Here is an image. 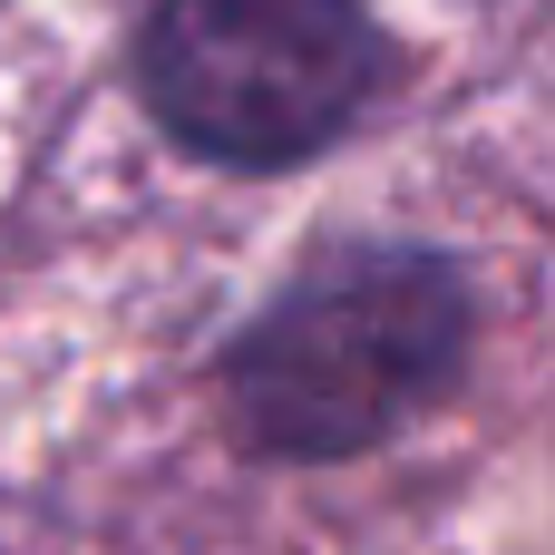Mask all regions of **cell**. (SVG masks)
<instances>
[{
  "mask_svg": "<svg viewBox=\"0 0 555 555\" xmlns=\"http://www.w3.org/2000/svg\"><path fill=\"white\" fill-rule=\"evenodd\" d=\"M468 351V293L429 254H341L302 273L224 361L254 449L341 459L400 429Z\"/></svg>",
  "mask_w": 555,
  "mask_h": 555,
  "instance_id": "obj_1",
  "label": "cell"
},
{
  "mask_svg": "<svg viewBox=\"0 0 555 555\" xmlns=\"http://www.w3.org/2000/svg\"><path fill=\"white\" fill-rule=\"evenodd\" d=\"M380 39L361 0H156L146 98L195 156H312L371 98Z\"/></svg>",
  "mask_w": 555,
  "mask_h": 555,
  "instance_id": "obj_2",
  "label": "cell"
}]
</instances>
